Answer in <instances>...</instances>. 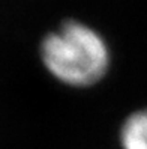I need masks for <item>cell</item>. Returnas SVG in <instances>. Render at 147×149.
<instances>
[{
  "label": "cell",
  "instance_id": "obj_1",
  "mask_svg": "<svg viewBox=\"0 0 147 149\" xmlns=\"http://www.w3.org/2000/svg\"><path fill=\"white\" fill-rule=\"evenodd\" d=\"M41 53L48 71L72 86L98 81L108 68L105 42L95 30L75 21L48 35L42 42Z\"/></svg>",
  "mask_w": 147,
  "mask_h": 149
},
{
  "label": "cell",
  "instance_id": "obj_2",
  "mask_svg": "<svg viewBox=\"0 0 147 149\" xmlns=\"http://www.w3.org/2000/svg\"><path fill=\"white\" fill-rule=\"evenodd\" d=\"M125 149H147V110L134 113L122 130Z\"/></svg>",
  "mask_w": 147,
  "mask_h": 149
}]
</instances>
